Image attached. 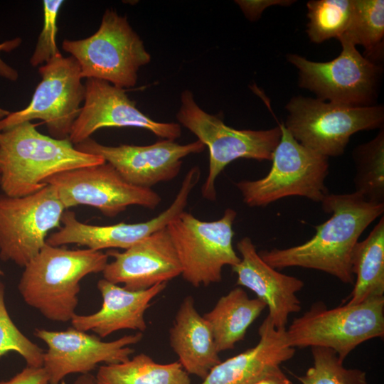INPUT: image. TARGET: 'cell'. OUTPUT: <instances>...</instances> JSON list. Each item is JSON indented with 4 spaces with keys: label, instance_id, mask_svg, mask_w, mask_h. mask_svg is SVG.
Instances as JSON below:
<instances>
[{
    "label": "cell",
    "instance_id": "9",
    "mask_svg": "<svg viewBox=\"0 0 384 384\" xmlns=\"http://www.w3.org/2000/svg\"><path fill=\"white\" fill-rule=\"evenodd\" d=\"M236 216V211L228 208L220 218L203 221L184 210L168 224L181 275L192 286L220 282L223 267L240 262L233 245Z\"/></svg>",
    "mask_w": 384,
    "mask_h": 384
},
{
    "label": "cell",
    "instance_id": "1",
    "mask_svg": "<svg viewBox=\"0 0 384 384\" xmlns=\"http://www.w3.org/2000/svg\"><path fill=\"white\" fill-rule=\"evenodd\" d=\"M331 217L315 226V235L296 246L259 252L274 269L299 267L329 274L344 284H352L351 255L363 232L383 215L384 203L365 200L356 193H329L321 201Z\"/></svg>",
    "mask_w": 384,
    "mask_h": 384
},
{
    "label": "cell",
    "instance_id": "11",
    "mask_svg": "<svg viewBox=\"0 0 384 384\" xmlns=\"http://www.w3.org/2000/svg\"><path fill=\"white\" fill-rule=\"evenodd\" d=\"M38 72L41 80L30 103L1 119L0 132L22 122L41 119L49 136L68 139L85 96L80 65L73 56L65 58L59 53L40 66Z\"/></svg>",
    "mask_w": 384,
    "mask_h": 384
},
{
    "label": "cell",
    "instance_id": "28",
    "mask_svg": "<svg viewBox=\"0 0 384 384\" xmlns=\"http://www.w3.org/2000/svg\"><path fill=\"white\" fill-rule=\"evenodd\" d=\"M313 366L302 376H297L302 384H367L366 373L360 369L346 368L333 350L311 347Z\"/></svg>",
    "mask_w": 384,
    "mask_h": 384
},
{
    "label": "cell",
    "instance_id": "31",
    "mask_svg": "<svg viewBox=\"0 0 384 384\" xmlns=\"http://www.w3.org/2000/svg\"><path fill=\"white\" fill-rule=\"evenodd\" d=\"M240 7L245 16L250 21L257 20L264 10L270 6L279 5L289 6L295 1L292 0H255V1H235Z\"/></svg>",
    "mask_w": 384,
    "mask_h": 384
},
{
    "label": "cell",
    "instance_id": "6",
    "mask_svg": "<svg viewBox=\"0 0 384 384\" xmlns=\"http://www.w3.org/2000/svg\"><path fill=\"white\" fill-rule=\"evenodd\" d=\"M275 148L269 173L257 180L235 183L244 203L265 207L289 196L304 197L321 203L329 193L325 185L329 174L328 157L298 142L284 127Z\"/></svg>",
    "mask_w": 384,
    "mask_h": 384
},
{
    "label": "cell",
    "instance_id": "19",
    "mask_svg": "<svg viewBox=\"0 0 384 384\" xmlns=\"http://www.w3.org/2000/svg\"><path fill=\"white\" fill-rule=\"evenodd\" d=\"M166 284L132 291L102 278L97 282L102 298L100 309L88 315L75 313L70 321L72 327L82 331H92L100 338L125 329L143 332L147 327L145 311L151 301L165 289Z\"/></svg>",
    "mask_w": 384,
    "mask_h": 384
},
{
    "label": "cell",
    "instance_id": "36",
    "mask_svg": "<svg viewBox=\"0 0 384 384\" xmlns=\"http://www.w3.org/2000/svg\"><path fill=\"white\" fill-rule=\"evenodd\" d=\"M10 114V112L0 107V120L5 118Z\"/></svg>",
    "mask_w": 384,
    "mask_h": 384
},
{
    "label": "cell",
    "instance_id": "37",
    "mask_svg": "<svg viewBox=\"0 0 384 384\" xmlns=\"http://www.w3.org/2000/svg\"><path fill=\"white\" fill-rule=\"evenodd\" d=\"M3 275V271L1 270V267H0V276Z\"/></svg>",
    "mask_w": 384,
    "mask_h": 384
},
{
    "label": "cell",
    "instance_id": "34",
    "mask_svg": "<svg viewBox=\"0 0 384 384\" xmlns=\"http://www.w3.org/2000/svg\"><path fill=\"white\" fill-rule=\"evenodd\" d=\"M252 384H292L279 366L274 368Z\"/></svg>",
    "mask_w": 384,
    "mask_h": 384
},
{
    "label": "cell",
    "instance_id": "20",
    "mask_svg": "<svg viewBox=\"0 0 384 384\" xmlns=\"http://www.w3.org/2000/svg\"><path fill=\"white\" fill-rule=\"evenodd\" d=\"M287 329H276L267 316L259 327L260 339L253 347L220 361L200 384H252L267 372L291 359Z\"/></svg>",
    "mask_w": 384,
    "mask_h": 384
},
{
    "label": "cell",
    "instance_id": "26",
    "mask_svg": "<svg viewBox=\"0 0 384 384\" xmlns=\"http://www.w3.org/2000/svg\"><path fill=\"white\" fill-rule=\"evenodd\" d=\"M356 174L355 193L367 201L384 203V129L352 152Z\"/></svg>",
    "mask_w": 384,
    "mask_h": 384
},
{
    "label": "cell",
    "instance_id": "21",
    "mask_svg": "<svg viewBox=\"0 0 384 384\" xmlns=\"http://www.w3.org/2000/svg\"><path fill=\"white\" fill-rule=\"evenodd\" d=\"M170 345L188 374L203 379L221 361L211 328L192 297L181 302L169 330Z\"/></svg>",
    "mask_w": 384,
    "mask_h": 384
},
{
    "label": "cell",
    "instance_id": "14",
    "mask_svg": "<svg viewBox=\"0 0 384 384\" xmlns=\"http://www.w3.org/2000/svg\"><path fill=\"white\" fill-rule=\"evenodd\" d=\"M34 335L47 346L43 367L49 384H59L70 374H87L100 363L124 362L134 352L131 346L142 338V332L126 335L111 341H104L92 335L70 327L64 331L36 329Z\"/></svg>",
    "mask_w": 384,
    "mask_h": 384
},
{
    "label": "cell",
    "instance_id": "33",
    "mask_svg": "<svg viewBox=\"0 0 384 384\" xmlns=\"http://www.w3.org/2000/svg\"><path fill=\"white\" fill-rule=\"evenodd\" d=\"M21 38L16 37L0 43V52H10L18 48L21 43ZM0 77L15 81L18 78L17 70L6 64L0 57Z\"/></svg>",
    "mask_w": 384,
    "mask_h": 384
},
{
    "label": "cell",
    "instance_id": "3",
    "mask_svg": "<svg viewBox=\"0 0 384 384\" xmlns=\"http://www.w3.org/2000/svg\"><path fill=\"white\" fill-rule=\"evenodd\" d=\"M108 259L102 251L46 243L23 267L18 291L24 302L46 319L69 321L78 304L80 281L88 274L102 272Z\"/></svg>",
    "mask_w": 384,
    "mask_h": 384
},
{
    "label": "cell",
    "instance_id": "7",
    "mask_svg": "<svg viewBox=\"0 0 384 384\" xmlns=\"http://www.w3.org/2000/svg\"><path fill=\"white\" fill-rule=\"evenodd\" d=\"M285 109L283 124L292 137L328 158L342 155L355 133L383 127L382 105L351 106L299 95Z\"/></svg>",
    "mask_w": 384,
    "mask_h": 384
},
{
    "label": "cell",
    "instance_id": "24",
    "mask_svg": "<svg viewBox=\"0 0 384 384\" xmlns=\"http://www.w3.org/2000/svg\"><path fill=\"white\" fill-rule=\"evenodd\" d=\"M97 384H191L189 374L178 361L155 362L144 353L128 360L100 366Z\"/></svg>",
    "mask_w": 384,
    "mask_h": 384
},
{
    "label": "cell",
    "instance_id": "30",
    "mask_svg": "<svg viewBox=\"0 0 384 384\" xmlns=\"http://www.w3.org/2000/svg\"><path fill=\"white\" fill-rule=\"evenodd\" d=\"M63 2L62 0L43 1V25L30 59V63L33 67L45 64L50 58L60 53L56 44L57 18Z\"/></svg>",
    "mask_w": 384,
    "mask_h": 384
},
{
    "label": "cell",
    "instance_id": "16",
    "mask_svg": "<svg viewBox=\"0 0 384 384\" xmlns=\"http://www.w3.org/2000/svg\"><path fill=\"white\" fill-rule=\"evenodd\" d=\"M85 87L84 104L68 137L73 144L86 140L105 127L142 128L171 141L181 137L179 124L153 120L137 108L136 102L124 89L95 78H87Z\"/></svg>",
    "mask_w": 384,
    "mask_h": 384
},
{
    "label": "cell",
    "instance_id": "5",
    "mask_svg": "<svg viewBox=\"0 0 384 384\" xmlns=\"http://www.w3.org/2000/svg\"><path fill=\"white\" fill-rule=\"evenodd\" d=\"M63 49L78 63L82 78L107 81L120 87L136 85L137 73L151 55L126 16L105 10L98 30L80 40L65 39Z\"/></svg>",
    "mask_w": 384,
    "mask_h": 384
},
{
    "label": "cell",
    "instance_id": "10",
    "mask_svg": "<svg viewBox=\"0 0 384 384\" xmlns=\"http://www.w3.org/2000/svg\"><path fill=\"white\" fill-rule=\"evenodd\" d=\"M338 41L342 50L330 61H311L293 53L287 55V60L298 70L299 86L324 101L373 105L381 80V66L365 58L348 41Z\"/></svg>",
    "mask_w": 384,
    "mask_h": 384
},
{
    "label": "cell",
    "instance_id": "27",
    "mask_svg": "<svg viewBox=\"0 0 384 384\" xmlns=\"http://www.w3.org/2000/svg\"><path fill=\"white\" fill-rule=\"evenodd\" d=\"M306 8L307 35L311 42L321 43L333 38L338 39L346 31L353 0H311Z\"/></svg>",
    "mask_w": 384,
    "mask_h": 384
},
{
    "label": "cell",
    "instance_id": "18",
    "mask_svg": "<svg viewBox=\"0 0 384 384\" xmlns=\"http://www.w3.org/2000/svg\"><path fill=\"white\" fill-rule=\"evenodd\" d=\"M236 247L240 260L231 269L237 275V284L252 291L265 304L267 316L276 329H286L289 316L301 310L297 294L302 289L304 282L266 263L250 238H242Z\"/></svg>",
    "mask_w": 384,
    "mask_h": 384
},
{
    "label": "cell",
    "instance_id": "15",
    "mask_svg": "<svg viewBox=\"0 0 384 384\" xmlns=\"http://www.w3.org/2000/svg\"><path fill=\"white\" fill-rule=\"evenodd\" d=\"M74 146L78 151L102 157L128 183L146 188L175 178L183 158L206 149L199 140L179 144L164 139L145 146H107L90 137Z\"/></svg>",
    "mask_w": 384,
    "mask_h": 384
},
{
    "label": "cell",
    "instance_id": "13",
    "mask_svg": "<svg viewBox=\"0 0 384 384\" xmlns=\"http://www.w3.org/2000/svg\"><path fill=\"white\" fill-rule=\"evenodd\" d=\"M45 183L55 188L65 210L89 206L111 218L130 206L154 210L161 201L154 190L128 183L106 161L58 173Z\"/></svg>",
    "mask_w": 384,
    "mask_h": 384
},
{
    "label": "cell",
    "instance_id": "35",
    "mask_svg": "<svg viewBox=\"0 0 384 384\" xmlns=\"http://www.w3.org/2000/svg\"><path fill=\"white\" fill-rule=\"evenodd\" d=\"M71 384H97L95 377L90 373L80 375Z\"/></svg>",
    "mask_w": 384,
    "mask_h": 384
},
{
    "label": "cell",
    "instance_id": "17",
    "mask_svg": "<svg viewBox=\"0 0 384 384\" xmlns=\"http://www.w3.org/2000/svg\"><path fill=\"white\" fill-rule=\"evenodd\" d=\"M106 253L113 260L102 271L103 279L122 284L129 290H144L181 275V265L166 228L123 252L109 250Z\"/></svg>",
    "mask_w": 384,
    "mask_h": 384
},
{
    "label": "cell",
    "instance_id": "23",
    "mask_svg": "<svg viewBox=\"0 0 384 384\" xmlns=\"http://www.w3.org/2000/svg\"><path fill=\"white\" fill-rule=\"evenodd\" d=\"M351 270L356 275L353 289L346 304L384 297V217L366 238L358 242L352 252Z\"/></svg>",
    "mask_w": 384,
    "mask_h": 384
},
{
    "label": "cell",
    "instance_id": "12",
    "mask_svg": "<svg viewBox=\"0 0 384 384\" xmlns=\"http://www.w3.org/2000/svg\"><path fill=\"white\" fill-rule=\"evenodd\" d=\"M65 210L54 187L47 184L28 196L0 195V259L24 267L59 228Z\"/></svg>",
    "mask_w": 384,
    "mask_h": 384
},
{
    "label": "cell",
    "instance_id": "38",
    "mask_svg": "<svg viewBox=\"0 0 384 384\" xmlns=\"http://www.w3.org/2000/svg\"><path fill=\"white\" fill-rule=\"evenodd\" d=\"M1 190V189H0Z\"/></svg>",
    "mask_w": 384,
    "mask_h": 384
},
{
    "label": "cell",
    "instance_id": "29",
    "mask_svg": "<svg viewBox=\"0 0 384 384\" xmlns=\"http://www.w3.org/2000/svg\"><path fill=\"white\" fill-rule=\"evenodd\" d=\"M4 294V285L0 282V358L15 352L24 359L28 366L42 367L44 351L12 321L6 307Z\"/></svg>",
    "mask_w": 384,
    "mask_h": 384
},
{
    "label": "cell",
    "instance_id": "4",
    "mask_svg": "<svg viewBox=\"0 0 384 384\" xmlns=\"http://www.w3.org/2000/svg\"><path fill=\"white\" fill-rule=\"evenodd\" d=\"M176 117L208 148V173L201 194L210 201L217 198L215 181L225 166L238 159L272 161L281 138L279 125L263 130L237 129L226 125L220 117L203 110L188 90L181 93Z\"/></svg>",
    "mask_w": 384,
    "mask_h": 384
},
{
    "label": "cell",
    "instance_id": "22",
    "mask_svg": "<svg viewBox=\"0 0 384 384\" xmlns=\"http://www.w3.org/2000/svg\"><path fill=\"white\" fill-rule=\"evenodd\" d=\"M266 308L258 298H249L241 287L222 296L214 307L203 315L209 324L218 353L233 349L244 339L250 326Z\"/></svg>",
    "mask_w": 384,
    "mask_h": 384
},
{
    "label": "cell",
    "instance_id": "2",
    "mask_svg": "<svg viewBox=\"0 0 384 384\" xmlns=\"http://www.w3.org/2000/svg\"><path fill=\"white\" fill-rule=\"evenodd\" d=\"M105 161L78 151L68 139L41 133L31 122L0 132V189L8 196L33 194L55 174Z\"/></svg>",
    "mask_w": 384,
    "mask_h": 384
},
{
    "label": "cell",
    "instance_id": "32",
    "mask_svg": "<svg viewBox=\"0 0 384 384\" xmlns=\"http://www.w3.org/2000/svg\"><path fill=\"white\" fill-rule=\"evenodd\" d=\"M0 384H49L48 374L43 367L26 366L21 371Z\"/></svg>",
    "mask_w": 384,
    "mask_h": 384
},
{
    "label": "cell",
    "instance_id": "25",
    "mask_svg": "<svg viewBox=\"0 0 384 384\" xmlns=\"http://www.w3.org/2000/svg\"><path fill=\"white\" fill-rule=\"evenodd\" d=\"M339 39L363 46L364 57L378 64L383 58L384 1L353 0L349 26Z\"/></svg>",
    "mask_w": 384,
    "mask_h": 384
},
{
    "label": "cell",
    "instance_id": "8",
    "mask_svg": "<svg viewBox=\"0 0 384 384\" xmlns=\"http://www.w3.org/2000/svg\"><path fill=\"white\" fill-rule=\"evenodd\" d=\"M383 335L384 297L330 309L317 302L286 329L290 346L328 348L342 361L358 345Z\"/></svg>",
    "mask_w": 384,
    "mask_h": 384
}]
</instances>
